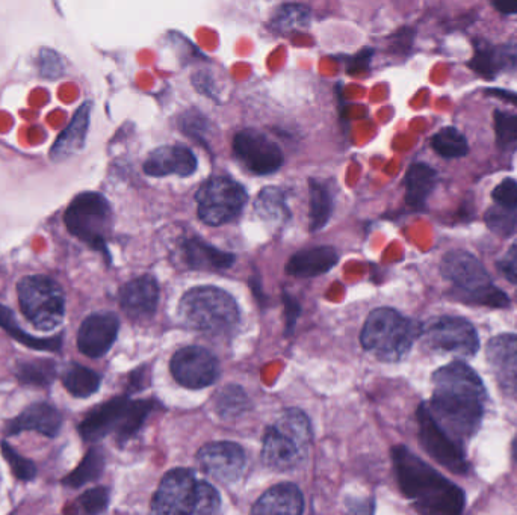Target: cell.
I'll use <instances>...</instances> for the list:
<instances>
[{
    "label": "cell",
    "instance_id": "1",
    "mask_svg": "<svg viewBox=\"0 0 517 515\" xmlns=\"http://www.w3.org/2000/svg\"><path fill=\"white\" fill-rule=\"evenodd\" d=\"M430 411L440 428L462 445L480 428L486 389L474 369L452 361L433 374Z\"/></svg>",
    "mask_w": 517,
    "mask_h": 515
},
{
    "label": "cell",
    "instance_id": "2",
    "mask_svg": "<svg viewBox=\"0 0 517 515\" xmlns=\"http://www.w3.org/2000/svg\"><path fill=\"white\" fill-rule=\"evenodd\" d=\"M395 473L404 496L421 515H462L466 497L462 488L452 484L406 446L392 449Z\"/></svg>",
    "mask_w": 517,
    "mask_h": 515
},
{
    "label": "cell",
    "instance_id": "3",
    "mask_svg": "<svg viewBox=\"0 0 517 515\" xmlns=\"http://www.w3.org/2000/svg\"><path fill=\"white\" fill-rule=\"evenodd\" d=\"M310 443L309 417L298 408H288L265 432L262 461L271 470L289 472L304 463Z\"/></svg>",
    "mask_w": 517,
    "mask_h": 515
},
{
    "label": "cell",
    "instance_id": "4",
    "mask_svg": "<svg viewBox=\"0 0 517 515\" xmlns=\"http://www.w3.org/2000/svg\"><path fill=\"white\" fill-rule=\"evenodd\" d=\"M180 321L202 333H229L239 322V309L232 295L214 286L188 290L179 303Z\"/></svg>",
    "mask_w": 517,
    "mask_h": 515
},
{
    "label": "cell",
    "instance_id": "5",
    "mask_svg": "<svg viewBox=\"0 0 517 515\" xmlns=\"http://www.w3.org/2000/svg\"><path fill=\"white\" fill-rule=\"evenodd\" d=\"M421 333V325L404 318L397 310L384 307L368 316L360 340L365 351L371 352L378 360L395 363L409 354Z\"/></svg>",
    "mask_w": 517,
    "mask_h": 515
},
{
    "label": "cell",
    "instance_id": "6",
    "mask_svg": "<svg viewBox=\"0 0 517 515\" xmlns=\"http://www.w3.org/2000/svg\"><path fill=\"white\" fill-rule=\"evenodd\" d=\"M20 309L40 331L58 328L66 316V297L62 287L46 275H29L17 284Z\"/></svg>",
    "mask_w": 517,
    "mask_h": 515
},
{
    "label": "cell",
    "instance_id": "7",
    "mask_svg": "<svg viewBox=\"0 0 517 515\" xmlns=\"http://www.w3.org/2000/svg\"><path fill=\"white\" fill-rule=\"evenodd\" d=\"M67 229L96 250H105L106 236L112 226L108 200L97 192H82L73 198L64 215Z\"/></svg>",
    "mask_w": 517,
    "mask_h": 515
},
{
    "label": "cell",
    "instance_id": "8",
    "mask_svg": "<svg viewBox=\"0 0 517 515\" xmlns=\"http://www.w3.org/2000/svg\"><path fill=\"white\" fill-rule=\"evenodd\" d=\"M197 213L208 226H223L241 215L247 192L236 180L215 176L206 180L196 194Z\"/></svg>",
    "mask_w": 517,
    "mask_h": 515
},
{
    "label": "cell",
    "instance_id": "9",
    "mask_svg": "<svg viewBox=\"0 0 517 515\" xmlns=\"http://www.w3.org/2000/svg\"><path fill=\"white\" fill-rule=\"evenodd\" d=\"M442 274L460 290L469 293L472 301L492 307H504L508 304L504 293L492 286L486 269L472 254L465 251L446 254L443 257Z\"/></svg>",
    "mask_w": 517,
    "mask_h": 515
},
{
    "label": "cell",
    "instance_id": "10",
    "mask_svg": "<svg viewBox=\"0 0 517 515\" xmlns=\"http://www.w3.org/2000/svg\"><path fill=\"white\" fill-rule=\"evenodd\" d=\"M425 345L434 352L472 357L480 348L477 330L471 322L456 316H440L422 327Z\"/></svg>",
    "mask_w": 517,
    "mask_h": 515
},
{
    "label": "cell",
    "instance_id": "11",
    "mask_svg": "<svg viewBox=\"0 0 517 515\" xmlns=\"http://www.w3.org/2000/svg\"><path fill=\"white\" fill-rule=\"evenodd\" d=\"M199 484L191 470H171L153 496L152 515H197Z\"/></svg>",
    "mask_w": 517,
    "mask_h": 515
},
{
    "label": "cell",
    "instance_id": "12",
    "mask_svg": "<svg viewBox=\"0 0 517 515\" xmlns=\"http://www.w3.org/2000/svg\"><path fill=\"white\" fill-rule=\"evenodd\" d=\"M416 417H418L419 440L427 454L452 473L466 475L469 466L462 445L440 428L427 404L419 405Z\"/></svg>",
    "mask_w": 517,
    "mask_h": 515
},
{
    "label": "cell",
    "instance_id": "13",
    "mask_svg": "<svg viewBox=\"0 0 517 515\" xmlns=\"http://www.w3.org/2000/svg\"><path fill=\"white\" fill-rule=\"evenodd\" d=\"M171 375L177 384L189 390L211 386L220 377V363L202 346H186L171 358Z\"/></svg>",
    "mask_w": 517,
    "mask_h": 515
},
{
    "label": "cell",
    "instance_id": "14",
    "mask_svg": "<svg viewBox=\"0 0 517 515\" xmlns=\"http://www.w3.org/2000/svg\"><path fill=\"white\" fill-rule=\"evenodd\" d=\"M233 152L247 170L259 176L276 173L283 164V153L264 133L247 129L233 139Z\"/></svg>",
    "mask_w": 517,
    "mask_h": 515
},
{
    "label": "cell",
    "instance_id": "15",
    "mask_svg": "<svg viewBox=\"0 0 517 515\" xmlns=\"http://www.w3.org/2000/svg\"><path fill=\"white\" fill-rule=\"evenodd\" d=\"M197 461L203 472L223 484H233L245 470V452L233 441H214L200 448Z\"/></svg>",
    "mask_w": 517,
    "mask_h": 515
},
{
    "label": "cell",
    "instance_id": "16",
    "mask_svg": "<svg viewBox=\"0 0 517 515\" xmlns=\"http://www.w3.org/2000/svg\"><path fill=\"white\" fill-rule=\"evenodd\" d=\"M487 363L502 392L517 398V336L501 334L493 337L486 348Z\"/></svg>",
    "mask_w": 517,
    "mask_h": 515
},
{
    "label": "cell",
    "instance_id": "17",
    "mask_svg": "<svg viewBox=\"0 0 517 515\" xmlns=\"http://www.w3.org/2000/svg\"><path fill=\"white\" fill-rule=\"evenodd\" d=\"M120 321L111 312L94 313L82 322L78 333V348L90 358H100L117 340Z\"/></svg>",
    "mask_w": 517,
    "mask_h": 515
},
{
    "label": "cell",
    "instance_id": "18",
    "mask_svg": "<svg viewBox=\"0 0 517 515\" xmlns=\"http://www.w3.org/2000/svg\"><path fill=\"white\" fill-rule=\"evenodd\" d=\"M196 170V156L182 145H162L150 153L144 164V173L152 177H188Z\"/></svg>",
    "mask_w": 517,
    "mask_h": 515
},
{
    "label": "cell",
    "instance_id": "19",
    "mask_svg": "<svg viewBox=\"0 0 517 515\" xmlns=\"http://www.w3.org/2000/svg\"><path fill=\"white\" fill-rule=\"evenodd\" d=\"M159 301V286L155 278L140 277L129 281L121 289L120 304L129 318L144 321L155 315Z\"/></svg>",
    "mask_w": 517,
    "mask_h": 515
},
{
    "label": "cell",
    "instance_id": "20",
    "mask_svg": "<svg viewBox=\"0 0 517 515\" xmlns=\"http://www.w3.org/2000/svg\"><path fill=\"white\" fill-rule=\"evenodd\" d=\"M129 402L131 399L127 396H117L91 410L79 425L81 437L85 441H99L112 431H117Z\"/></svg>",
    "mask_w": 517,
    "mask_h": 515
},
{
    "label": "cell",
    "instance_id": "21",
    "mask_svg": "<svg viewBox=\"0 0 517 515\" xmlns=\"http://www.w3.org/2000/svg\"><path fill=\"white\" fill-rule=\"evenodd\" d=\"M62 417L53 405L46 402L29 405L16 419L7 425L8 435H17L20 432L35 431L46 437L55 438L61 429Z\"/></svg>",
    "mask_w": 517,
    "mask_h": 515
},
{
    "label": "cell",
    "instance_id": "22",
    "mask_svg": "<svg viewBox=\"0 0 517 515\" xmlns=\"http://www.w3.org/2000/svg\"><path fill=\"white\" fill-rule=\"evenodd\" d=\"M91 108H93L91 102L81 105L73 115L69 126L62 130L50 150V159L53 162H64L84 149L88 129H90Z\"/></svg>",
    "mask_w": 517,
    "mask_h": 515
},
{
    "label": "cell",
    "instance_id": "23",
    "mask_svg": "<svg viewBox=\"0 0 517 515\" xmlns=\"http://www.w3.org/2000/svg\"><path fill=\"white\" fill-rule=\"evenodd\" d=\"M304 497L295 484H277L265 491L251 515H303Z\"/></svg>",
    "mask_w": 517,
    "mask_h": 515
},
{
    "label": "cell",
    "instance_id": "24",
    "mask_svg": "<svg viewBox=\"0 0 517 515\" xmlns=\"http://www.w3.org/2000/svg\"><path fill=\"white\" fill-rule=\"evenodd\" d=\"M339 257L335 248L316 247L294 254L286 265V272L294 277L310 278L326 274L335 268Z\"/></svg>",
    "mask_w": 517,
    "mask_h": 515
},
{
    "label": "cell",
    "instance_id": "25",
    "mask_svg": "<svg viewBox=\"0 0 517 515\" xmlns=\"http://www.w3.org/2000/svg\"><path fill=\"white\" fill-rule=\"evenodd\" d=\"M183 260L191 269H227L235 262V256L205 244L202 239H189L183 244Z\"/></svg>",
    "mask_w": 517,
    "mask_h": 515
},
{
    "label": "cell",
    "instance_id": "26",
    "mask_svg": "<svg viewBox=\"0 0 517 515\" xmlns=\"http://www.w3.org/2000/svg\"><path fill=\"white\" fill-rule=\"evenodd\" d=\"M0 327L4 328L14 340L28 346V348L35 349V351L58 352L61 349V336L49 337V339L31 336L19 327L16 316L5 306H0Z\"/></svg>",
    "mask_w": 517,
    "mask_h": 515
},
{
    "label": "cell",
    "instance_id": "27",
    "mask_svg": "<svg viewBox=\"0 0 517 515\" xmlns=\"http://www.w3.org/2000/svg\"><path fill=\"white\" fill-rule=\"evenodd\" d=\"M62 384L75 398H90L102 384V377L82 364H70L62 374Z\"/></svg>",
    "mask_w": 517,
    "mask_h": 515
},
{
    "label": "cell",
    "instance_id": "28",
    "mask_svg": "<svg viewBox=\"0 0 517 515\" xmlns=\"http://www.w3.org/2000/svg\"><path fill=\"white\" fill-rule=\"evenodd\" d=\"M436 185V171L425 164H415L407 171V204L412 207L424 206L430 192Z\"/></svg>",
    "mask_w": 517,
    "mask_h": 515
},
{
    "label": "cell",
    "instance_id": "29",
    "mask_svg": "<svg viewBox=\"0 0 517 515\" xmlns=\"http://www.w3.org/2000/svg\"><path fill=\"white\" fill-rule=\"evenodd\" d=\"M309 227L312 232L324 229L332 216V194L318 180L309 182Z\"/></svg>",
    "mask_w": 517,
    "mask_h": 515
},
{
    "label": "cell",
    "instance_id": "30",
    "mask_svg": "<svg viewBox=\"0 0 517 515\" xmlns=\"http://www.w3.org/2000/svg\"><path fill=\"white\" fill-rule=\"evenodd\" d=\"M103 470H105V454H103L102 449H90L79 466L62 479V485L70 488L84 487L88 482L99 479Z\"/></svg>",
    "mask_w": 517,
    "mask_h": 515
},
{
    "label": "cell",
    "instance_id": "31",
    "mask_svg": "<svg viewBox=\"0 0 517 515\" xmlns=\"http://www.w3.org/2000/svg\"><path fill=\"white\" fill-rule=\"evenodd\" d=\"M250 407L247 393L242 387L230 384L223 387L214 399L215 413L224 420H233L247 413Z\"/></svg>",
    "mask_w": 517,
    "mask_h": 515
},
{
    "label": "cell",
    "instance_id": "32",
    "mask_svg": "<svg viewBox=\"0 0 517 515\" xmlns=\"http://www.w3.org/2000/svg\"><path fill=\"white\" fill-rule=\"evenodd\" d=\"M153 410V401L143 399V401H131L127 405L126 413L121 419L120 425L117 428V441L120 445H124L132 437L138 434L143 428L149 414Z\"/></svg>",
    "mask_w": 517,
    "mask_h": 515
},
{
    "label": "cell",
    "instance_id": "33",
    "mask_svg": "<svg viewBox=\"0 0 517 515\" xmlns=\"http://www.w3.org/2000/svg\"><path fill=\"white\" fill-rule=\"evenodd\" d=\"M16 377L23 386L47 387L56 377V364L50 360L23 361L16 367Z\"/></svg>",
    "mask_w": 517,
    "mask_h": 515
},
{
    "label": "cell",
    "instance_id": "34",
    "mask_svg": "<svg viewBox=\"0 0 517 515\" xmlns=\"http://www.w3.org/2000/svg\"><path fill=\"white\" fill-rule=\"evenodd\" d=\"M256 212L261 215V218L267 219L273 224H283L291 216L285 194L277 188H267L259 194L256 201Z\"/></svg>",
    "mask_w": 517,
    "mask_h": 515
},
{
    "label": "cell",
    "instance_id": "35",
    "mask_svg": "<svg viewBox=\"0 0 517 515\" xmlns=\"http://www.w3.org/2000/svg\"><path fill=\"white\" fill-rule=\"evenodd\" d=\"M434 152L446 159L462 158L468 155L469 145L465 136L454 129V127H445L434 135L433 141Z\"/></svg>",
    "mask_w": 517,
    "mask_h": 515
},
{
    "label": "cell",
    "instance_id": "36",
    "mask_svg": "<svg viewBox=\"0 0 517 515\" xmlns=\"http://www.w3.org/2000/svg\"><path fill=\"white\" fill-rule=\"evenodd\" d=\"M310 10L304 5L288 4L280 7L271 20L273 29L279 32L297 31L309 23Z\"/></svg>",
    "mask_w": 517,
    "mask_h": 515
},
{
    "label": "cell",
    "instance_id": "37",
    "mask_svg": "<svg viewBox=\"0 0 517 515\" xmlns=\"http://www.w3.org/2000/svg\"><path fill=\"white\" fill-rule=\"evenodd\" d=\"M514 61H517V58L513 50L499 47L495 50H481L480 55L474 59V67L481 71V75H486L508 67Z\"/></svg>",
    "mask_w": 517,
    "mask_h": 515
},
{
    "label": "cell",
    "instance_id": "38",
    "mask_svg": "<svg viewBox=\"0 0 517 515\" xmlns=\"http://www.w3.org/2000/svg\"><path fill=\"white\" fill-rule=\"evenodd\" d=\"M109 505V490L105 487L85 491L75 503V515H100Z\"/></svg>",
    "mask_w": 517,
    "mask_h": 515
},
{
    "label": "cell",
    "instance_id": "39",
    "mask_svg": "<svg viewBox=\"0 0 517 515\" xmlns=\"http://www.w3.org/2000/svg\"><path fill=\"white\" fill-rule=\"evenodd\" d=\"M0 449H2V455H4L5 461L10 464L14 476H16L19 481L31 482L37 478V466H35L34 461L17 454L16 449H14L10 443H7V441H2Z\"/></svg>",
    "mask_w": 517,
    "mask_h": 515
},
{
    "label": "cell",
    "instance_id": "40",
    "mask_svg": "<svg viewBox=\"0 0 517 515\" xmlns=\"http://www.w3.org/2000/svg\"><path fill=\"white\" fill-rule=\"evenodd\" d=\"M487 226L492 232L501 236H511L516 232L517 212L516 210L504 209V207L496 206L487 212Z\"/></svg>",
    "mask_w": 517,
    "mask_h": 515
},
{
    "label": "cell",
    "instance_id": "41",
    "mask_svg": "<svg viewBox=\"0 0 517 515\" xmlns=\"http://www.w3.org/2000/svg\"><path fill=\"white\" fill-rule=\"evenodd\" d=\"M495 130L501 144L517 141V115L508 112H496Z\"/></svg>",
    "mask_w": 517,
    "mask_h": 515
},
{
    "label": "cell",
    "instance_id": "42",
    "mask_svg": "<svg viewBox=\"0 0 517 515\" xmlns=\"http://www.w3.org/2000/svg\"><path fill=\"white\" fill-rule=\"evenodd\" d=\"M220 508V494L208 482L200 481L197 515H214Z\"/></svg>",
    "mask_w": 517,
    "mask_h": 515
},
{
    "label": "cell",
    "instance_id": "43",
    "mask_svg": "<svg viewBox=\"0 0 517 515\" xmlns=\"http://www.w3.org/2000/svg\"><path fill=\"white\" fill-rule=\"evenodd\" d=\"M492 198L498 206L517 212V183L511 179L504 180L501 185L496 186Z\"/></svg>",
    "mask_w": 517,
    "mask_h": 515
},
{
    "label": "cell",
    "instance_id": "44",
    "mask_svg": "<svg viewBox=\"0 0 517 515\" xmlns=\"http://www.w3.org/2000/svg\"><path fill=\"white\" fill-rule=\"evenodd\" d=\"M38 64H40L41 75L44 78L56 79L64 75V62L61 61L58 53L53 52V50L44 49L40 53Z\"/></svg>",
    "mask_w": 517,
    "mask_h": 515
},
{
    "label": "cell",
    "instance_id": "45",
    "mask_svg": "<svg viewBox=\"0 0 517 515\" xmlns=\"http://www.w3.org/2000/svg\"><path fill=\"white\" fill-rule=\"evenodd\" d=\"M499 269L502 274L511 281V283L517 284V242L511 245L510 250L505 253L499 262Z\"/></svg>",
    "mask_w": 517,
    "mask_h": 515
},
{
    "label": "cell",
    "instance_id": "46",
    "mask_svg": "<svg viewBox=\"0 0 517 515\" xmlns=\"http://www.w3.org/2000/svg\"><path fill=\"white\" fill-rule=\"evenodd\" d=\"M345 509H347V515H372L374 514V502L353 497V499H347Z\"/></svg>",
    "mask_w": 517,
    "mask_h": 515
},
{
    "label": "cell",
    "instance_id": "47",
    "mask_svg": "<svg viewBox=\"0 0 517 515\" xmlns=\"http://www.w3.org/2000/svg\"><path fill=\"white\" fill-rule=\"evenodd\" d=\"M283 303H285L286 331L288 334L294 330L297 324L298 315H300V306L294 298L289 297L288 293L283 295Z\"/></svg>",
    "mask_w": 517,
    "mask_h": 515
},
{
    "label": "cell",
    "instance_id": "48",
    "mask_svg": "<svg viewBox=\"0 0 517 515\" xmlns=\"http://www.w3.org/2000/svg\"><path fill=\"white\" fill-rule=\"evenodd\" d=\"M149 383V375H146V369H137L134 374L131 375L129 380V392H135V390H143L144 387Z\"/></svg>",
    "mask_w": 517,
    "mask_h": 515
},
{
    "label": "cell",
    "instance_id": "49",
    "mask_svg": "<svg viewBox=\"0 0 517 515\" xmlns=\"http://www.w3.org/2000/svg\"><path fill=\"white\" fill-rule=\"evenodd\" d=\"M495 7L504 14L517 13V2H496Z\"/></svg>",
    "mask_w": 517,
    "mask_h": 515
},
{
    "label": "cell",
    "instance_id": "50",
    "mask_svg": "<svg viewBox=\"0 0 517 515\" xmlns=\"http://www.w3.org/2000/svg\"><path fill=\"white\" fill-rule=\"evenodd\" d=\"M513 455H514V460H516V463H517V437L513 443Z\"/></svg>",
    "mask_w": 517,
    "mask_h": 515
}]
</instances>
